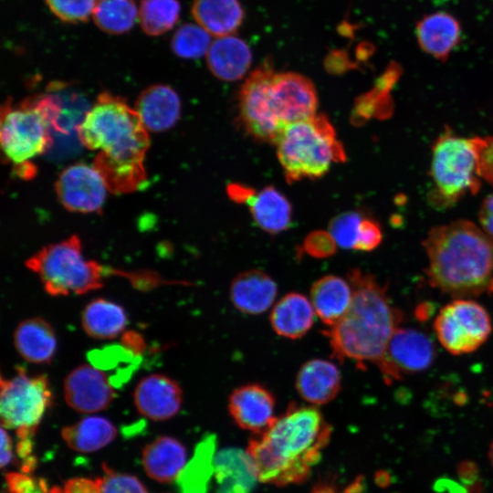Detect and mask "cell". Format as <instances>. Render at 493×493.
<instances>
[{"mask_svg":"<svg viewBox=\"0 0 493 493\" xmlns=\"http://www.w3.org/2000/svg\"><path fill=\"white\" fill-rule=\"evenodd\" d=\"M64 397L76 412L92 414L110 405L114 390L105 372L95 366L82 364L66 376Z\"/></svg>","mask_w":493,"mask_h":493,"instance_id":"cell-15","label":"cell"},{"mask_svg":"<svg viewBox=\"0 0 493 493\" xmlns=\"http://www.w3.org/2000/svg\"><path fill=\"white\" fill-rule=\"evenodd\" d=\"M489 460L491 462V465L493 467V443L490 445V447H489Z\"/></svg>","mask_w":493,"mask_h":493,"instance_id":"cell-50","label":"cell"},{"mask_svg":"<svg viewBox=\"0 0 493 493\" xmlns=\"http://www.w3.org/2000/svg\"><path fill=\"white\" fill-rule=\"evenodd\" d=\"M187 453L184 445L172 436H160L142 450V461L146 474L159 482L177 479L186 466Z\"/></svg>","mask_w":493,"mask_h":493,"instance_id":"cell-23","label":"cell"},{"mask_svg":"<svg viewBox=\"0 0 493 493\" xmlns=\"http://www.w3.org/2000/svg\"><path fill=\"white\" fill-rule=\"evenodd\" d=\"M52 399L50 384L44 374H28L19 367L12 377H1V425L17 435L16 453L22 459L24 473L28 474L36 466L33 436Z\"/></svg>","mask_w":493,"mask_h":493,"instance_id":"cell-6","label":"cell"},{"mask_svg":"<svg viewBox=\"0 0 493 493\" xmlns=\"http://www.w3.org/2000/svg\"><path fill=\"white\" fill-rule=\"evenodd\" d=\"M211 35L199 25L184 24L174 33L171 47L183 58H197L207 54Z\"/></svg>","mask_w":493,"mask_h":493,"instance_id":"cell-35","label":"cell"},{"mask_svg":"<svg viewBox=\"0 0 493 493\" xmlns=\"http://www.w3.org/2000/svg\"><path fill=\"white\" fill-rule=\"evenodd\" d=\"M271 89L277 114L286 126L315 116L318 97L308 78L295 72L274 74Z\"/></svg>","mask_w":493,"mask_h":493,"instance_id":"cell-14","label":"cell"},{"mask_svg":"<svg viewBox=\"0 0 493 493\" xmlns=\"http://www.w3.org/2000/svg\"><path fill=\"white\" fill-rule=\"evenodd\" d=\"M206 62L216 78L233 81L241 79L252 62L247 44L234 35L216 37L211 44Z\"/></svg>","mask_w":493,"mask_h":493,"instance_id":"cell-24","label":"cell"},{"mask_svg":"<svg viewBox=\"0 0 493 493\" xmlns=\"http://www.w3.org/2000/svg\"><path fill=\"white\" fill-rule=\"evenodd\" d=\"M326 65L328 70L333 71L335 73L344 71V69L351 67L349 63V60L347 59L346 55L339 52H334V54H330V56L328 57Z\"/></svg>","mask_w":493,"mask_h":493,"instance_id":"cell-47","label":"cell"},{"mask_svg":"<svg viewBox=\"0 0 493 493\" xmlns=\"http://www.w3.org/2000/svg\"><path fill=\"white\" fill-rule=\"evenodd\" d=\"M435 357V346L425 333L413 328L399 327L376 365L384 382L392 383L427 370Z\"/></svg>","mask_w":493,"mask_h":493,"instance_id":"cell-12","label":"cell"},{"mask_svg":"<svg viewBox=\"0 0 493 493\" xmlns=\"http://www.w3.org/2000/svg\"><path fill=\"white\" fill-rule=\"evenodd\" d=\"M5 481L8 493H63L62 488L49 487L46 480L24 472L7 473Z\"/></svg>","mask_w":493,"mask_h":493,"instance_id":"cell-38","label":"cell"},{"mask_svg":"<svg viewBox=\"0 0 493 493\" xmlns=\"http://www.w3.org/2000/svg\"><path fill=\"white\" fill-rule=\"evenodd\" d=\"M275 397L264 385H240L229 395L228 411L236 425L255 435L264 433L276 417Z\"/></svg>","mask_w":493,"mask_h":493,"instance_id":"cell-16","label":"cell"},{"mask_svg":"<svg viewBox=\"0 0 493 493\" xmlns=\"http://www.w3.org/2000/svg\"><path fill=\"white\" fill-rule=\"evenodd\" d=\"M60 116L59 100L52 95H34L16 103L7 99L2 105V151L20 177L35 173L30 161L50 148L52 130L63 131Z\"/></svg>","mask_w":493,"mask_h":493,"instance_id":"cell-5","label":"cell"},{"mask_svg":"<svg viewBox=\"0 0 493 493\" xmlns=\"http://www.w3.org/2000/svg\"><path fill=\"white\" fill-rule=\"evenodd\" d=\"M429 284L450 296H477L493 278V238L467 220L431 228L423 241Z\"/></svg>","mask_w":493,"mask_h":493,"instance_id":"cell-4","label":"cell"},{"mask_svg":"<svg viewBox=\"0 0 493 493\" xmlns=\"http://www.w3.org/2000/svg\"><path fill=\"white\" fill-rule=\"evenodd\" d=\"M363 216L356 211H348L334 216L329 224V232L338 246L354 249L360 225Z\"/></svg>","mask_w":493,"mask_h":493,"instance_id":"cell-36","label":"cell"},{"mask_svg":"<svg viewBox=\"0 0 493 493\" xmlns=\"http://www.w3.org/2000/svg\"><path fill=\"white\" fill-rule=\"evenodd\" d=\"M51 12L64 22L86 21L96 5L97 0H46Z\"/></svg>","mask_w":493,"mask_h":493,"instance_id":"cell-37","label":"cell"},{"mask_svg":"<svg viewBox=\"0 0 493 493\" xmlns=\"http://www.w3.org/2000/svg\"><path fill=\"white\" fill-rule=\"evenodd\" d=\"M277 146L279 163L290 183L320 178L333 162H343L346 157L324 115L288 124Z\"/></svg>","mask_w":493,"mask_h":493,"instance_id":"cell-7","label":"cell"},{"mask_svg":"<svg viewBox=\"0 0 493 493\" xmlns=\"http://www.w3.org/2000/svg\"><path fill=\"white\" fill-rule=\"evenodd\" d=\"M419 47L434 58L446 62L462 37L461 22L449 12L424 15L415 24Z\"/></svg>","mask_w":493,"mask_h":493,"instance_id":"cell-18","label":"cell"},{"mask_svg":"<svg viewBox=\"0 0 493 493\" xmlns=\"http://www.w3.org/2000/svg\"><path fill=\"white\" fill-rule=\"evenodd\" d=\"M274 74L269 62L254 70L241 88L239 108L242 122L250 135L277 144L287 126L278 118L273 101Z\"/></svg>","mask_w":493,"mask_h":493,"instance_id":"cell-11","label":"cell"},{"mask_svg":"<svg viewBox=\"0 0 493 493\" xmlns=\"http://www.w3.org/2000/svg\"><path fill=\"white\" fill-rule=\"evenodd\" d=\"M92 17L102 31L122 34L135 24L137 7L133 0H97Z\"/></svg>","mask_w":493,"mask_h":493,"instance_id":"cell-33","label":"cell"},{"mask_svg":"<svg viewBox=\"0 0 493 493\" xmlns=\"http://www.w3.org/2000/svg\"><path fill=\"white\" fill-rule=\"evenodd\" d=\"M383 240L380 224L372 218H362L354 250L370 252L377 248Z\"/></svg>","mask_w":493,"mask_h":493,"instance_id":"cell-42","label":"cell"},{"mask_svg":"<svg viewBox=\"0 0 493 493\" xmlns=\"http://www.w3.org/2000/svg\"><path fill=\"white\" fill-rule=\"evenodd\" d=\"M124 309L111 300L96 299L86 305L81 313L85 332L97 340H110L123 332L127 324Z\"/></svg>","mask_w":493,"mask_h":493,"instance_id":"cell-31","label":"cell"},{"mask_svg":"<svg viewBox=\"0 0 493 493\" xmlns=\"http://www.w3.org/2000/svg\"><path fill=\"white\" fill-rule=\"evenodd\" d=\"M440 344L451 354L477 351L492 331L487 309L472 299L459 298L444 306L434 321Z\"/></svg>","mask_w":493,"mask_h":493,"instance_id":"cell-10","label":"cell"},{"mask_svg":"<svg viewBox=\"0 0 493 493\" xmlns=\"http://www.w3.org/2000/svg\"><path fill=\"white\" fill-rule=\"evenodd\" d=\"M295 387L306 402L313 405L328 404L341 391V372L335 363L328 360H309L298 371Z\"/></svg>","mask_w":493,"mask_h":493,"instance_id":"cell-21","label":"cell"},{"mask_svg":"<svg viewBox=\"0 0 493 493\" xmlns=\"http://www.w3.org/2000/svg\"><path fill=\"white\" fill-rule=\"evenodd\" d=\"M214 475L219 493H251L258 480L248 454L226 448L215 456Z\"/></svg>","mask_w":493,"mask_h":493,"instance_id":"cell-26","label":"cell"},{"mask_svg":"<svg viewBox=\"0 0 493 493\" xmlns=\"http://www.w3.org/2000/svg\"><path fill=\"white\" fill-rule=\"evenodd\" d=\"M179 14L180 4L177 0H142L139 18L147 35L159 36L173 28Z\"/></svg>","mask_w":493,"mask_h":493,"instance_id":"cell-34","label":"cell"},{"mask_svg":"<svg viewBox=\"0 0 493 493\" xmlns=\"http://www.w3.org/2000/svg\"><path fill=\"white\" fill-rule=\"evenodd\" d=\"M478 177L493 187V137L476 136L471 138Z\"/></svg>","mask_w":493,"mask_h":493,"instance_id":"cell-41","label":"cell"},{"mask_svg":"<svg viewBox=\"0 0 493 493\" xmlns=\"http://www.w3.org/2000/svg\"><path fill=\"white\" fill-rule=\"evenodd\" d=\"M81 143L98 151L94 167L112 194H130L144 185L150 137L134 108L102 92L77 126Z\"/></svg>","mask_w":493,"mask_h":493,"instance_id":"cell-1","label":"cell"},{"mask_svg":"<svg viewBox=\"0 0 493 493\" xmlns=\"http://www.w3.org/2000/svg\"><path fill=\"white\" fill-rule=\"evenodd\" d=\"M337 244L329 231L314 230L303 240L300 253L316 259L332 257L337 250Z\"/></svg>","mask_w":493,"mask_h":493,"instance_id":"cell-40","label":"cell"},{"mask_svg":"<svg viewBox=\"0 0 493 493\" xmlns=\"http://www.w3.org/2000/svg\"><path fill=\"white\" fill-rule=\"evenodd\" d=\"M55 190L67 210L82 214L100 212L109 191L94 165L83 163L66 167L56 181Z\"/></svg>","mask_w":493,"mask_h":493,"instance_id":"cell-13","label":"cell"},{"mask_svg":"<svg viewBox=\"0 0 493 493\" xmlns=\"http://www.w3.org/2000/svg\"><path fill=\"white\" fill-rule=\"evenodd\" d=\"M51 296L85 294L103 286V267L87 259L79 236L43 246L26 261Z\"/></svg>","mask_w":493,"mask_h":493,"instance_id":"cell-8","label":"cell"},{"mask_svg":"<svg viewBox=\"0 0 493 493\" xmlns=\"http://www.w3.org/2000/svg\"><path fill=\"white\" fill-rule=\"evenodd\" d=\"M62 489L63 493H101L98 478H71L66 482Z\"/></svg>","mask_w":493,"mask_h":493,"instance_id":"cell-43","label":"cell"},{"mask_svg":"<svg viewBox=\"0 0 493 493\" xmlns=\"http://www.w3.org/2000/svg\"><path fill=\"white\" fill-rule=\"evenodd\" d=\"M101 493H148L144 485L134 476L106 469L99 477Z\"/></svg>","mask_w":493,"mask_h":493,"instance_id":"cell-39","label":"cell"},{"mask_svg":"<svg viewBox=\"0 0 493 493\" xmlns=\"http://www.w3.org/2000/svg\"><path fill=\"white\" fill-rule=\"evenodd\" d=\"M347 279L352 288L351 305L323 333L329 339L332 356L340 362L351 360L358 366L376 364L402 323L403 313L391 302L387 285L381 284L374 275L351 268Z\"/></svg>","mask_w":493,"mask_h":493,"instance_id":"cell-3","label":"cell"},{"mask_svg":"<svg viewBox=\"0 0 493 493\" xmlns=\"http://www.w3.org/2000/svg\"><path fill=\"white\" fill-rule=\"evenodd\" d=\"M61 436L71 449L81 453L98 451L117 436L115 425L107 418L90 415L61 430Z\"/></svg>","mask_w":493,"mask_h":493,"instance_id":"cell-30","label":"cell"},{"mask_svg":"<svg viewBox=\"0 0 493 493\" xmlns=\"http://www.w3.org/2000/svg\"><path fill=\"white\" fill-rule=\"evenodd\" d=\"M376 482L380 486H386L389 483L390 477L385 472H379L375 477Z\"/></svg>","mask_w":493,"mask_h":493,"instance_id":"cell-49","label":"cell"},{"mask_svg":"<svg viewBox=\"0 0 493 493\" xmlns=\"http://www.w3.org/2000/svg\"><path fill=\"white\" fill-rule=\"evenodd\" d=\"M351 299L352 288L349 280L336 275H325L310 288L309 300L315 313L328 328L343 317Z\"/></svg>","mask_w":493,"mask_h":493,"instance_id":"cell-22","label":"cell"},{"mask_svg":"<svg viewBox=\"0 0 493 493\" xmlns=\"http://www.w3.org/2000/svg\"><path fill=\"white\" fill-rule=\"evenodd\" d=\"M137 411L152 421H164L178 414L183 403L179 383L167 375L154 373L142 378L134 388Z\"/></svg>","mask_w":493,"mask_h":493,"instance_id":"cell-17","label":"cell"},{"mask_svg":"<svg viewBox=\"0 0 493 493\" xmlns=\"http://www.w3.org/2000/svg\"><path fill=\"white\" fill-rule=\"evenodd\" d=\"M227 194L234 202L247 204L256 192L248 186L231 184L227 186Z\"/></svg>","mask_w":493,"mask_h":493,"instance_id":"cell-45","label":"cell"},{"mask_svg":"<svg viewBox=\"0 0 493 493\" xmlns=\"http://www.w3.org/2000/svg\"><path fill=\"white\" fill-rule=\"evenodd\" d=\"M315 314L309 299L299 292H289L272 308L270 324L278 335L296 340L310 330Z\"/></svg>","mask_w":493,"mask_h":493,"instance_id":"cell-25","label":"cell"},{"mask_svg":"<svg viewBox=\"0 0 493 493\" xmlns=\"http://www.w3.org/2000/svg\"><path fill=\"white\" fill-rule=\"evenodd\" d=\"M478 221L482 230L493 238V194L488 195L482 202Z\"/></svg>","mask_w":493,"mask_h":493,"instance_id":"cell-44","label":"cell"},{"mask_svg":"<svg viewBox=\"0 0 493 493\" xmlns=\"http://www.w3.org/2000/svg\"><path fill=\"white\" fill-rule=\"evenodd\" d=\"M247 205L255 223L265 232L276 235L291 226L292 206L274 186L256 193Z\"/></svg>","mask_w":493,"mask_h":493,"instance_id":"cell-29","label":"cell"},{"mask_svg":"<svg viewBox=\"0 0 493 493\" xmlns=\"http://www.w3.org/2000/svg\"><path fill=\"white\" fill-rule=\"evenodd\" d=\"M13 441L5 428L1 427V467L8 466L13 459Z\"/></svg>","mask_w":493,"mask_h":493,"instance_id":"cell-46","label":"cell"},{"mask_svg":"<svg viewBox=\"0 0 493 493\" xmlns=\"http://www.w3.org/2000/svg\"><path fill=\"white\" fill-rule=\"evenodd\" d=\"M124 345L135 353H141L144 350V341L141 336L135 332H127L122 337Z\"/></svg>","mask_w":493,"mask_h":493,"instance_id":"cell-48","label":"cell"},{"mask_svg":"<svg viewBox=\"0 0 493 493\" xmlns=\"http://www.w3.org/2000/svg\"><path fill=\"white\" fill-rule=\"evenodd\" d=\"M14 343L22 358L32 363L50 362L57 351L55 330L41 318L21 321L15 330Z\"/></svg>","mask_w":493,"mask_h":493,"instance_id":"cell-27","label":"cell"},{"mask_svg":"<svg viewBox=\"0 0 493 493\" xmlns=\"http://www.w3.org/2000/svg\"><path fill=\"white\" fill-rule=\"evenodd\" d=\"M431 204L438 208L455 205L467 194H477L480 178L471 138L458 136L446 128L432 147Z\"/></svg>","mask_w":493,"mask_h":493,"instance_id":"cell-9","label":"cell"},{"mask_svg":"<svg viewBox=\"0 0 493 493\" xmlns=\"http://www.w3.org/2000/svg\"><path fill=\"white\" fill-rule=\"evenodd\" d=\"M278 294L275 280L260 269H249L236 275L230 283L229 298L242 313L258 315L267 311Z\"/></svg>","mask_w":493,"mask_h":493,"instance_id":"cell-20","label":"cell"},{"mask_svg":"<svg viewBox=\"0 0 493 493\" xmlns=\"http://www.w3.org/2000/svg\"><path fill=\"white\" fill-rule=\"evenodd\" d=\"M330 435L331 427L317 407L292 403L264 433L249 440L246 453L258 481L299 484L320 461Z\"/></svg>","mask_w":493,"mask_h":493,"instance_id":"cell-2","label":"cell"},{"mask_svg":"<svg viewBox=\"0 0 493 493\" xmlns=\"http://www.w3.org/2000/svg\"><path fill=\"white\" fill-rule=\"evenodd\" d=\"M134 110L148 131L161 132L172 129L181 114L177 92L168 85L147 87L138 96Z\"/></svg>","mask_w":493,"mask_h":493,"instance_id":"cell-19","label":"cell"},{"mask_svg":"<svg viewBox=\"0 0 493 493\" xmlns=\"http://www.w3.org/2000/svg\"><path fill=\"white\" fill-rule=\"evenodd\" d=\"M215 435H207L197 444L194 454L177 477L182 493H208L214 474Z\"/></svg>","mask_w":493,"mask_h":493,"instance_id":"cell-32","label":"cell"},{"mask_svg":"<svg viewBox=\"0 0 493 493\" xmlns=\"http://www.w3.org/2000/svg\"><path fill=\"white\" fill-rule=\"evenodd\" d=\"M192 15L199 26L216 37L233 35L244 19L238 0H194Z\"/></svg>","mask_w":493,"mask_h":493,"instance_id":"cell-28","label":"cell"}]
</instances>
